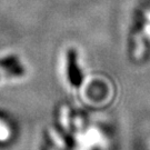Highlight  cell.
Masks as SVG:
<instances>
[{"label": "cell", "instance_id": "obj_1", "mask_svg": "<svg viewBox=\"0 0 150 150\" xmlns=\"http://www.w3.org/2000/svg\"><path fill=\"white\" fill-rule=\"evenodd\" d=\"M150 52V9L145 11L139 31L134 36V56L142 59Z\"/></svg>", "mask_w": 150, "mask_h": 150}, {"label": "cell", "instance_id": "obj_2", "mask_svg": "<svg viewBox=\"0 0 150 150\" xmlns=\"http://www.w3.org/2000/svg\"><path fill=\"white\" fill-rule=\"evenodd\" d=\"M10 136V131L5 122L0 123V141H5Z\"/></svg>", "mask_w": 150, "mask_h": 150}, {"label": "cell", "instance_id": "obj_3", "mask_svg": "<svg viewBox=\"0 0 150 150\" xmlns=\"http://www.w3.org/2000/svg\"><path fill=\"white\" fill-rule=\"evenodd\" d=\"M68 116H69V109L67 106L61 107V125L64 128H68Z\"/></svg>", "mask_w": 150, "mask_h": 150}, {"label": "cell", "instance_id": "obj_4", "mask_svg": "<svg viewBox=\"0 0 150 150\" xmlns=\"http://www.w3.org/2000/svg\"><path fill=\"white\" fill-rule=\"evenodd\" d=\"M1 122H2V121H1V120H0V123H1Z\"/></svg>", "mask_w": 150, "mask_h": 150}]
</instances>
